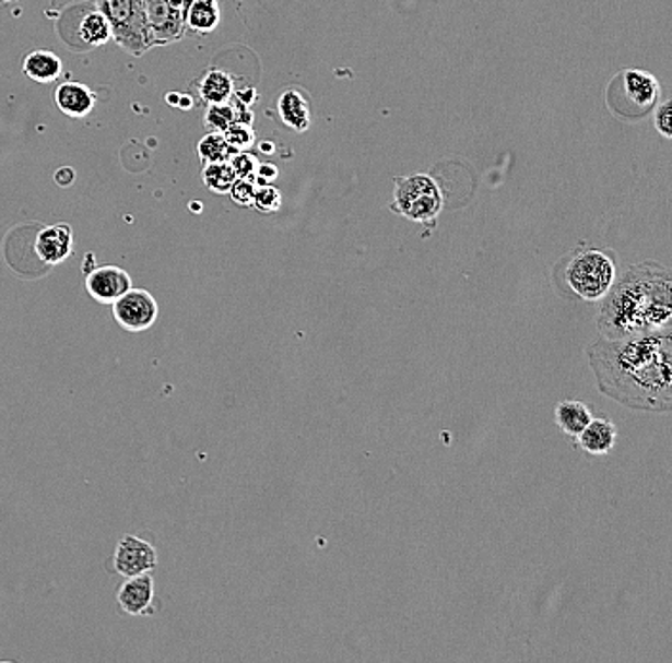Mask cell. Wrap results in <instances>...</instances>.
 Instances as JSON below:
<instances>
[{
  "label": "cell",
  "instance_id": "29",
  "mask_svg": "<svg viewBox=\"0 0 672 663\" xmlns=\"http://www.w3.org/2000/svg\"><path fill=\"white\" fill-rule=\"evenodd\" d=\"M278 176H280V168L275 167V165H272V163H258L255 182L272 183Z\"/></svg>",
  "mask_w": 672,
  "mask_h": 663
},
{
  "label": "cell",
  "instance_id": "20",
  "mask_svg": "<svg viewBox=\"0 0 672 663\" xmlns=\"http://www.w3.org/2000/svg\"><path fill=\"white\" fill-rule=\"evenodd\" d=\"M220 25L219 0H191L186 10V27L199 35L212 33Z\"/></svg>",
  "mask_w": 672,
  "mask_h": 663
},
{
  "label": "cell",
  "instance_id": "8",
  "mask_svg": "<svg viewBox=\"0 0 672 663\" xmlns=\"http://www.w3.org/2000/svg\"><path fill=\"white\" fill-rule=\"evenodd\" d=\"M160 565V555L152 543L137 535H125L117 543L114 555L115 572L122 578L150 573Z\"/></svg>",
  "mask_w": 672,
  "mask_h": 663
},
{
  "label": "cell",
  "instance_id": "14",
  "mask_svg": "<svg viewBox=\"0 0 672 663\" xmlns=\"http://www.w3.org/2000/svg\"><path fill=\"white\" fill-rule=\"evenodd\" d=\"M623 92L633 106L644 111L658 102V79L642 69H627L623 71Z\"/></svg>",
  "mask_w": 672,
  "mask_h": 663
},
{
  "label": "cell",
  "instance_id": "33",
  "mask_svg": "<svg viewBox=\"0 0 672 663\" xmlns=\"http://www.w3.org/2000/svg\"><path fill=\"white\" fill-rule=\"evenodd\" d=\"M8 2H14V0H0V4H8Z\"/></svg>",
  "mask_w": 672,
  "mask_h": 663
},
{
  "label": "cell",
  "instance_id": "4",
  "mask_svg": "<svg viewBox=\"0 0 672 663\" xmlns=\"http://www.w3.org/2000/svg\"><path fill=\"white\" fill-rule=\"evenodd\" d=\"M96 10L106 15L111 40L132 56H144L153 46L148 27L145 0H96Z\"/></svg>",
  "mask_w": 672,
  "mask_h": 663
},
{
  "label": "cell",
  "instance_id": "26",
  "mask_svg": "<svg viewBox=\"0 0 672 663\" xmlns=\"http://www.w3.org/2000/svg\"><path fill=\"white\" fill-rule=\"evenodd\" d=\"M227 161H229V165L234 168L237 178L255 180V176H257L258 159L252 153L235 152Z\"/></svg>",
  "mask_w": 672,
  "mask_h": 663
},
{
  "label": "cell",
  "instance_id": "32",
  "mask_svg": "<svg viewBox=\"0 0 672 663\" xmlns=\"http://www.w3.org/2000/svg\"><path fill=\"white\" fill-rule=\"evenodd\" d=\"M260 150H262V152L264 153H268V155L275 152V147H273L272 142H262V144H260Z\"/></svg>",
  "mask_w": 672,
  "mask_h": 663
},
{
  "label": "cell",
  "instance_id": "34",
  "mask_svg": "<svg viewBox=\"0 0 672 663\" xmlns=\"http://www.w3.org/2000/svg\"><path fill=\"white\" fill-rule=\"evenodd\" d=\"M189 2H191V0H189Z\"/></svg>",
  "mask_w": 672,
  "mask_h": 663
},
{
  "label": "cell",
  "instance_id": "27",
  "mask_svg": "<svg viewBox=\"0 0 672 663\" xmlns=\"http://www.w3.org/2000/svg\"><path fill=\"white\" fill-rule=\"evenodd\" d=\"M255 191H257V182L255 180H247V178H235V182L229 188V198L234 201L235 205L239 206H252V199H255Z\"/></svg>",
  "mask_w": 672,
  "mask_h": 663
},
{
  "label": "cell",
  "instance_id": "11",
  "mask_svg": "<svg viewBox=\"0 0 672 663\" xmlns=\"http://www.w3.org/2000/svg\"><path fill=\"white\" fill-rule=\"evenodd\" d=\"M35 252L48 267L61 264L73 254V229L66 222L46 226L35 237Z\"/></svg>",
  "mask_w": 672,
  "mask_h": 663
},
{
  "label": "cell",
  "instance_id": "25",
  "mask_svg": "<svg viewBox=\"0 0 672 663\" xmlns=\"http://www.w3.org/2000/svg\"><path fill=\"white\" fill-rule=\"evenodd\" d=\"M281 203H283V198H281V191L275 186L257 183V191H255V199H252V206L257 211L264 214L278 213Z\"/></svg>",
  "mask_w": 672,
  "mask_h": 663
},
{
  "label": "cell",
  "instance_id": "30",
  "mask_svg": "<svg viewBox=\"0 0 672 663\" xmlns=\"http://www.w3.org/2000/svg\"><path fill=\"white\" fill-rule=\"evenodd\" d=\"M54 182L61 186V188H68V186L75 182V170L71 167L58 168L56 175H54Z\"/></svg>",
  "mask_w": 672,
  "mask_h": 663
},
{
  "label": "cell",
  "instance_id": "1",
  "mask_svg": "<svg viewBox=\"0 0 672 663\" xmlns=\"http://www.w3.org/2000/svg\"><path fill=\"white\" fill-rule=\"evenodd\" d=\"M598 390L636 412H672V328L587 346Z\"/></svg>",
  "mask_w": 672,
  "mask_h": 663
},
{
  "label": "cell",
  "instance_id": "21",
  "mask_svg": "<svg viewBox=\"0 0 672 663\" xmlns=\"http://www.w3.org/2000/svg\"><path fill=\"white\" fill-rule=\"evenodd\" d=\"M79 35L89 46H104L111 40V27L106 20V15L99 10H94L91 14L83 17V22L79 23Z\"/></svg>",
  "mask_w": 672,
  "mask_h": 663
},
{
  "label": "cell",
  "instance_id": "9",
  "mask_svg": "<svg viewBox=\"0 0 672 663\" xmlns=\"http://www.w3.org/2000/svg\"><path fill=\"white\" fill-rule=\"evenodd\" d=\"M132 287V277L119 267H96L86 274V291L98 305H114Z\"/></svg>",
  "mask_w": 672,
  "mask_h": 663
},
{
  "label": "cell",
  "instance_id": "28",
  "mask_svg": "<svg viewBox=\"0 0 672 663\" xmlns=\"http://www.w3.org/2000/svg\"><path fill=\"white\" fill-rule=\"evenodd\" d=\"M656 129L661 137L671 140L672 138V99H665L656 109Z\"/></svg>",
  "mask_w": 672,
  "mask_h": 663
},
{
  "label": "cell",
  "instance_id": "6",
  "mask_svg": "<svg viewBox=\"0 0 672 663\" xmlns=\"http://www.w3.org/2000/svg\"><path fill=\"white\" fill-rule=\"evenodd\" d=\"M189 0H145L148 27L152 33L153 46L176 43L186 33V10Z\"/></svg>",
  "mask_w": 672,
  "mask_h": 663
},
{
  "label": "cell",
  "instance_id": "2",
  "mask_svg": "<svg viewBox=\"0 0 672 663\" xmlns=\"http://www.w3.org/2000/svg\"><path fill=\"white\" fill-rule=\"evenodd\" d=\"M597 316L605 339L648 335L672 328L671 270L653 260L630 264L617 275Z\"/></svg>",
  "mask_w": 672,
  "mask_h": 663
},
{
  "label": "cell",
  "instance_id": "22",
  "mask_svg": "<svg viewBox=\"0 0 672 663\" xmlns=\"http://www.w3.org/2000/svg\"><path fill=\"white\" fill-rule=\"evenodd\" d=\"M234 168L229 161H216V163H204L203 182L212 193H227L232 183L235 182Z\"/></svg>",
  "mask_w": 672,
  "mask_h": 663
},
{
  "label": "cell",
  "instance_id": "18",
  "mask_svg": "<svg viewBox=\"0 0 672 663\" xmlns=\"http://www.w3.org/2000/svg\"><path fill=\"white\" fill-rule=\"evenodd\" d=\"M592 417L594 415L590 412L589 405L579 400H564L554 410V419L558 423L559 430L571 438L581 435L582 428L589 425Z\"/></svg>",
  "mask_w": 672,
  "mask_h": 663
},
{
  "label": "cell",
  "instance_id": "24",
  "mask_svg": "<svg viewBox=\"0 0 672 663\" xmlns=\"http://www.w3.org/2000/svg\"><path fill=\"white\" fill-rule=\"evenodd\" d=\"M222 134L234 152H247L257 142L252 125H247V122H234Z\"/></svg>",
  "mask_w": 672,
  "mask_h": 663
},
{
  "label": "cell",
  "instance_id": "10",
  "mask_svg": "<svg viewBox=\"0 0 672 663\" xmlns=\"http://www.w3.org/2000/svg\"><path fill=\"white\" fill-rule=\"evenodd\" d=\"M117 603L127 616L138 618L152 614L155 606V583L150 573L125 578V583L117 593Z\"/></svg>",
  "mask_w": 672,
  "mask_h": 663
},
{
  "label": "cell",
  "instance_id": "17",
  "mask_svg": "<svg viewBox=\"0 0 672 663\" xmlns=\"http://www.w3.org/2000/svg\"><path fill=\"white\" fill-rule=\"evenodd\" d=\"M23 75L30 76L35 83L48 84L58 81L63 71V63L50 50H33L23 60Z\"/></svg>",
  "mask_w": 672,
  "mask_h": 663
},
{
  "label": "cell",
  "instance_id": "31",
  "mask_svg": "<svg viewBox=\"0 0 672 663\" xmlns=\"http://www.w3.org/2000/svg\"><path fill=\"white\" fill-rule=\"evenodd\" d=\"M235 99L241 102L243 106H252L257 102V91L245 88V91L234 92Z\"/></svg>",
  "mask_w": 672,
  "mask_h": 663
},
{
  "label": "cell",
  "instance_id": "3",
  "mask_svg": "<svg viewBox=\"0 0 672 663\" xmlns=\"http://www.w3.org/2000/svg\"><path fill=\"white\" fill-rule=\"evenodd\" d=\"M617 262L605 249H582L559 262L554 283L564 298L575 303H600L617 280Z\"/></svg>",
  "mask_w": 672,
  "mask_h": 663
},
{
  "label": "cell",
  "instance_id": "7",
  "mask_svg": "<svg viewBox=\"0 0 672 663\" xmlns=\"http://www.w3.org/2000/svg\"><path fill=\"white\" fill-rule=\"evenodd\" d=\"M114 320L129 333H142L155 325L160 318V305L150 291L130 287L111 305Z\"/></svg>",
  "mask_w": 672,
  "mask_h": 663
},
{
  "label": "cell",
  "instance_id": "13",
  "mask_svg": "<svg viewBox=\"0 0 672 663\" xmlns=\"http://www.w3.org/2000/svg\"><path fill=\"white\" fill-rule=\"evenodd\" d=\"M278 115L287 129L306 132L311 127L310 99L298 88H287L278 98Z\"/></svg>",
  "mask_w": 672,
  "mask_h": 663
},
{
  "label": "cell",
  "instance_id": "23",
  "mask_svg": "<svg viewBox=\"0 0 672 663\" xmlns=\"http://www.w3.org/2000/svg\"><path fill=\"white\" fill-rule=\"evenodd\" d=\"M197 153H199V157L203 159V163H216V161L229 159L235 152L229 147L222 132L211 130L207 137L199 140Z\"/></svg>",
  "mask_w": 672,
  "mask_h": 663
},
{
  "label": "cell",
  "instance_id": "16",
  "mask_svg": "<svg viewBox=\"0 0 672 663\" xmlns=\"http://www.w3.org/2000/svg\"><path fill=\"white\" fill-rule=\"evenodd\" d=\"M252 119H255V115L250 111V107L243 106L241 102H237L235 98L222 102V104H211L207 114H204L207 129L214 130V132H224L234 122L250 125Z\"/></svg>",
  "mask_w": 672,
  "mask_h": 663
},
{
  "label": "cell",
  "instance_id": "12",
  "mask_svg": "<svg viewBox=\"0 0 672 663\" xmlns=\"http://www.w3.org/2000/svg\"><path fill=\"white\" fill-rule=\"evenodd\" d=\"M96 99L98 98L91 86L79 81H66L58 84L54 91V104L61 114L68 115L71 119H83L86 115H91L96 106Z\"/></svg>",
  "mask_w": 672,
  "mask_h": 663
},
{
  "label": "cell",
  "instance_id": "19",
  "mask_svg": "<svg viewBox=\"0 0 672 663\" xmlns=\"http://www.w3.org/2000/svg\"><path fill=\"white\" fill-rule=\"evenodd\" d=\"M234 79L222 69L207 71L203 79L199 81V96L207 106L222 104V102L234 98Z\"/></svg>",
  "mask_w": 672,
  "mask_h": 663
},
{
  "label": "cell",
  "instance_id": "5",
  "mask_svg": "<svg viewBox=\"0 0 672 663\" xmlns=\"http://www.w3.org/2000/svg\"><path fill=\"white\" fill-rule=\"evenodd\" d=\"M444 193L431 175L398 176L393 180V211L416 224L436 221L444 211Z\"/></svg>",
  "mask_w": 672,
  "mask_h": 663
},
{
  "label": "cell",
  "instance_id": "15",
  "mask_svg": "<svg viewBox=\"0 0 672 663\" xmlns=\"http://www.w3.org/2000/svg\"><path fill=\"white\" fill-rule=\"evenodd\" d=\"M617 442V427L612 421L592 417L589 425L577 436V443L590 455H608Z\"/></svg>",
  "mask_w": 672,
  "mask_h": 663
}]
</instances>
